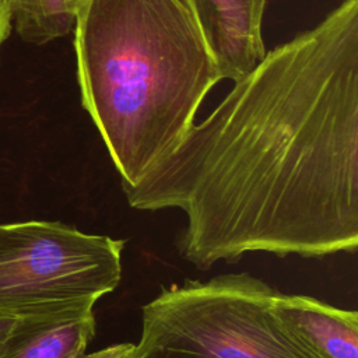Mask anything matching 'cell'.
Returning a JSON list of instances; mask_svg holds the SVG:
<instances>
[{"instance_id": "obj_3", "label": "cell", "mask_w": 358, "mask_h": 358, "mask_svg": "<svg viewBox=\"0 0 358 358\" xmlns=\"http://www.w3.org/2000/svg\"><path fill=\"white\" fill-rule=\"evenodd\" d=\"M275 294L249 273L162 288L129 358H317L274 312Z\"/></svg>"}, {"instance_id": "obj_7", "label": "cell", "mask_w": 358, "mask_h": 358, "mask_svg": "<svg viewBox=\"0 0 358 358\" xmlns=\"http://www.w3.org/2000/svg\"><path fill=\"white\" fill-rule=\"evenodd\" d=\"M277 316L317 358H358V313L306 295L277 292Z\"/></svg>"}, {"instance_id": "obj_5", "label": "cell", "mask_w": 358, "mask_h": 358, "mask_svg": "<svg viewBox=\"0 0 358 358\" xmlns=\"http://www.w3.org/2000/svg\"><path fill=\"white\" fill-rule=\"evenodd\" d=\"M95 302L21 316L0 358H129L133 343L85 354L95 336Z\"/></svg>"}, {"instance_id": "obj_10", "label": "cell", "mask_w": 358, "mask_h": 358, "mask_svg": "<svg viewBox=\"0 0 358 358\" xmlns=\"http://www.w3.org/2000/svg\"><path fill=\"white\" fill-rule=\"evenodd\" d=\"M11 22V3L10 0H0V46L10 34Z\"/></svg>"}, {"instance_id": "obj_4", "label": "cell", "mask_w": 358, "mask_h": 358, "mask_svg": "<svg viewBox=\"0 0 358 358\" xmlns=\"http://www.w3.org/2000/svg\"><path fill=\"white\" fill-rule=\"evenodd\" d=\"M123 248L59 221L0 224V316L96 302L120 282Z\"/></svg>"}, {"instance_id": "obj_2", "label": "cell", "mask_w": 358, "mask_h": 358, "mask_svg": "<svg viewBox=\"0 0 358 358\" xmlns=\"http://www.w3.org/2000/svg\"><path fill=\"white\" fill-rule=\"evenodd\" d=\"M73 29L81 103L134 186L180 144L220 70L190 0H84Z\"/></svg>"}, {"instance_id": "obj_8", "label": "cell", "mask_w": 358, "mask_h": 358, "mask_svg": "<svg viewBox=\"0 0 358 358\" xmlns=\"http://www.w3.org/2000/svg\"><path fill=\"white\" fill-rule=\"evenodd\" d=\"M17 34L28 43L45 45L74 28V14L66 0H10Z\"/></svg>"}, {"instance_id": "obj_11", "label": "cell", "mask_w": 358, "mask_h": 358, "mask_svg": "<svg viewBox=\"0 0 358 358\" xmlns=\"http://www.w3.org/2000/svg\"><path fill=\"white\" fill-rule=\"evenodd\" d=\"M83 1H84V0H66L67 7L70 8V11H71L73 14H76V10L80 7V4H81Z\"/></svg>"}, {"instance_id": "obj_9", "label": "cell", "mask_w": 358, "mask_h": 358, "mask_svg": "<svg viewBox=\"0 0 358 358\" xmlns=\"http://www.w3.org/2000/svg\"><path fill=\"white\" fill-rule=\"evenodd\" d=\"M21 316H0V351L15 331Z\"/></svg>"}, {"instance_id": "obj_6", "label": "cell", "mask_w": 358, "mask_h": 358, "mask_svg": "<svg viewBox=\"0 0 358 358\" xmlns=\"http://www.w3.org/2000/svg\"><path fill=\"white\" fill-rule=\"evenodd\" d=\"M221 78L234 83L266 56L262 21L267 0H190Z\"/></svg>"}, {"instance_id": "obj_1", "label": "cell", "mask_w": 358, "mask_h": 358, "mask_svg": "<svg viewBox=\"0 0 358 358\" xmlns=\"http://www.w3.org/2000/svg\"><path fill=\"white\" fill-rule=\"evenodd\" d=\"M136 210L186 217L197 268L249 252L322 257L358 245V0L268 53L137 185Z\"/></svg>"}]
</instances>
